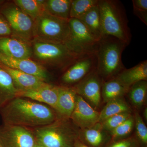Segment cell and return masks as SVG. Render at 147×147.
Here are the masks:
<instances>
[{
	"label": "cell",
	"instance_id": "1",
	"mask_svg": "<svg viewBox=\"0 0 147 147\" xmlns=\"http://www.w3.org/2000/svg\"><path fill=\"white\" fill-rule=\"evenodd\" d=\"M3 124L30 128L40 127L59 118L53 109L25 98L16 97L0 110Z\"/></svg>",
	"mask_w": 147,
	"mask_h": 147
},
{
	"label": "cell",
	"instance_id": "2",
	"mask_svg": "<svg viewBox=\"0 0 147 147\" xmlns=\"http://www.w3.org/2000/svg\"><path fill=\"white\" fill-rule=\"evenodd\" d=\"M127 45L115 37L102 36L98 40L96 55V71L103 81L115 77L125 69L122 54Z\"/></svg>",
	"mask_w": 147,
	"mask_h": 147
},
{
	"label": "cell",
	"instance_id": "3",
	"mask_svg": "<svg viewBox=\"0 0 147 147\" xmlns=\"http://www.w3.org/2000/svg\"><path fill=\"white\" fill-rule=\"evenodd\" d=\"M102 36L115 37L128 46L131 35L123 5L117 0H99Z\"/></svg>",
	"mask_w": 147,
	"mask_h": 147
},
{
	"label": "cell",
	"instance_id": "4",
	"mask_svg": "<svg viewBox=\"0 0 147 147\" xmlns=\"http://www.w3.org/2000/svg\"><path fill=\"white\" fill-rule=\"evenodd\" d=\"M32 129L36 140L45 147H74L80 129L70 119L59 118L53 123Z\"/></svg>",
	"mask_w": 147,
	"mask_h": 147
},
{
	"label": "cell",
	"instance_id": "5",
	"mask_svg": "<svg viewBox=\"0 0 147 147\" xmlns=\"http://www.w3.org/2000/svg\"><path fill=\"white\" fill-rule=\"evenodd\" d=\"M32 59L45 67L65 71L81 56L72 53L63 43L34 39L31 42Z\"/></svg>",
	"mask_w": 147,
	"mask_h": 147
},
{
	"label": "cell",
	"instance_id": "6",
	"mask_svg": "<svg viewBox=\"0 0 147 147\" xmlns=\"http://www.w3.org/2000/svg\"><path fill=\"white\" fill-rule=\"evenodd\" d=\"M69 33V20L55 17L45 11L34 21V39L64 44Z\"/></svg>",
	"mask_w": 147,
	"mask_h": 147
},
{
	"label": "cell",
	"instance_id": "7",
	"mask_svg": "<svg viewBox=\"0 0 147 147\" xmlns=\"http://www.w3.org/2000/svg\"><path fill=\"white\" fill-rule=\"evenodd\" d=\"M69 33L65 45L78 56L96 53L98 40L91 33L81 20L69 19Z\"/></svg>",
	"mask_w": 147,
	"mask_h": 147
},
{
	"label": "cell",
	"instance_id": "8",
	"mask_svg": "<svg viewBox=\"0 0 147 147\" xmlns=\"http://www.w3.org/2000/svg\"><path fill=\"white\" fill-rule=\"evenodd\" d=\"M0 12L10 25L12 36L31 43L33 40L34 21L24 13L13 1H6L0 7Z\"/></svg>",
	"mask_w": 147,
	"mask_h": 147
},
{
	"label": "cell",
	"instance_id": "9",
	"mask_svg": "<svg viewBox=\"0 0 147 147\" xmlns=\"http://www.w3.org/2000/svg\"><path fill=\"white\" fill-rule=\"evenodd\" d=\"M96 66V53L81 56L64 71L61 77L60 86H74L95 70Z\"/></svg>",
	"mask_w": 147,
	"mask_h": 147
},
{
	"label": "cell",
	"instance_id": "10",
	"mask_svg": "<svg viewBox=\"0 0 147 147\" xmlns=\"http://www.w3.org/2000/svg\"><path fill=\"white\" fill-rule=\"evenodd\" d=\"M36 142L32 129L5 124L0 126L1 147H34Z\"/></svg>",
	"mask_w": 147,
	"mask_h": 147
},
{
	"label": "cell",
	"instance_id": "11",
	"mask_svg": "<svg viewBox=\"0 0 147 147\" xmlns=\"http://www.w3.org/2000/svg\"><path fill=\"white\" fill-rule=\"evenodd\" d=\"M102 82L96 69L73 87L77 95L87 100L92 107L97 108L101 101Z\"/></svg>",
	"mask_w": 147,
	"mask_h": 147
},
{
	"label": "cell",
	"instance_id": "12",
	"mask_svg": "<svg viewBox=\"0 0 147 147\" xmlns=\"http://www.w3.org/2000/svg\"><path fill=\"white\" fill-rule=\"evenodd\" d=\"M99 114L83 98L77 95L75 108L70 119L76 127L82 130L99 123Z\"/></svg>",
	"mask_w": 147,
	"mask_h": 147
},
{
	"label": "cell",
	"instance_id": "13",
	"mask_svg": "<svg viewBox=\"0 0 147 147\" xmlns=\"http://www.w3.org/2000/svg\"><path fill=\"white\" fill-rule=\"evenodd\" d=\"M0 63L9 68L36 76L45 82L49 78L46 68L32 59H15L0 53Z\"/></svg>",
	"mask_w": 147,
	"mask_h": 147
},
{
	"label": "cell",
	"instance_id": "14",
	"mask_svg": "<svg viewBox=\"0 0 147 147\" xmlns=\"http://www.w3.org/2000/svg\"><path fill=\"white\" fill-rule=\"evenodd\" d=\"M0 53L18 59H32L31 43L13 36L0 39Z\"/></svg>",
	"mask_w": 147,
	"mask_h": 147
},
{
	"label": "cell",
	"instance_id": "15",
	"mask_svg": "<svg viewBox=\"0 0 147 147\" xmlns=\"http://www.w3.org/2000/svg\"><path fill=\"white\" fill-rule=\"evenodd\" d=\"M0 67L10 75L18 91L36 89L47 86L50 84L36 76L9 68L1 63Z\"/></svg>",
	"mask_w": 147,
	"mask_h": 147
},
{
	"label": "cell",
	"instance_id": "16",
	"mask_svg": "<svg viewBox=\"0 0 147 147\" xmlns=\"http://www.w3.org/2000/svg\"><path fill=\"white\" fill-rule=\"evenodd\" d=\"M58 86L50 84L47 86L26 91H18L17 97L25 98L46 103L55 110L58 95Z\"/></svg>",
	"mask_w": 147,
	"mask_h": 147
},
{
	"label": "cell",
	"instance_id": "17",
	"mask_svg": "<svg viewBox=\"0 0 147 147\" xmlns=\"http://www.w3.org/2000/svg\"><path fill=\"white\" fill-rule=\"evenodd\" d=\"M77 95L74 87L58 86L57 101L55 111L60 117L70 118L75 108Z\"/></svg>",
	"mask_w": 147,
	"mask_h": 147
},
{
	"label": "cell",
	"instance_id": "18",
	"mask_svg": "<svg viewBox=\"0 0 147 147\" xmlns=\"http://www.w3.org/2000/svg\"><path fill=\"white\" fill-rule=\"evenodd\" d=\"M115 77L128 88L140 81H147V61L141 62L131 68L125 69Z\"/></svg>",
	"mask_w": 147,
	"mask_h": 147
},
{
	"label": "cell",
	"instance_id": "19",
	"mask_svg": "<svg viewBox=\"0 0 147 147\" xmlns=\"http://www.w3.org/2000/svg\"><path fill=\"white\" fill-rule=\"evenodd\" d=\"M18 92L10 75L0 67V110L17 97Z\"/></svg>",
	"mask_w": 147,
	"mask_h": 147
},
{
	"label": "cell",
	"instance_id": "20",
	"mask_svg": "<svg viewBox=\"0 0 147 147\" xmlns=\"http://www.w3.org/2000/svg\"><path fill=\"white\" fill-rule=\"evenodd\" d=\"M129 88L116 77L103 81L101 87V97L105 102L123 97L127 92Z\"/></svg>",
	"mask_w": 147,
	"mask_h": 147
},
{
	"label": "cell",
	"instance_id": "21",
	"mask_svg": "<svg viewBox=\"0 0 147 147\" xmlns=\"http://www.w3.org/2000/svg\"><path fill=\"white\" fill-rule=\"evenodd\" d=\"M92 35L99 40L102 36L98 3L79 18Z\"/></svg>",
	"mask_w": 147,
	"mask_h": 147
},
{
	"label": "cell",
	"instance_id": "22",
	"mask_svg": "<svg viewBox=\"0 0 147 147\" xmlns=\"http://www.w3.org/2000/svg\"><path fill=\"white\" fill-rule=\"evenodd\" d=\"M71 0H45L44 3L45 12L57 18L69 20Z\"/></svg>",
	"mask_w": 147,
	"mask_h": 147
},
{
	"label": "cell",
	"instance_id": "23",
	"mask_svg": "<svg viewBox=\"0 0 147 147\" xmlns=\"http://www.w3.org/2000/svg\"><path fill=\"white\" fill-rule=\"evenodd\" d=\"M125 112H131V110L123 97L110 100L106 102L105 107L99 113V123L112 116Z\"/></svg>",
	"mask_w": 147,
	"mask_h": 147
},
{
	"label": "cell",
	"instance_id": "24",
	"mask_svg": "<svg viewBox=\"0 0 147 147\" xmlns=\"http://www.w3.org/2000/svg\"><path fill=\"white\" fill-rule=\"evenodd\" d=\"M12 1L34 21L45 11L43 0H14Z\"/></svg>",
	"mask_w": 147,
	"mask_h": 147
},
{
	"label": "cell",
	"instance_id": "25",
	"mask_svg": "<svg viewBox=\"0 0 147 147\" xmlns=\"http://www.w3.org/2000/svg\"><path fill=\"white\" fill-rule=\"evenodd\" d=\"M129 98L136 108H139L144 105L147 94V81H142L133 84L127 92Z\"/></svg>",
	"mask_w": 147,
	"mask_h": 147
},
{
	"label": "cell",
	"instance_id": "26",
	"mask_svg": "<svg viewBox=\"0 0 147 147\" xmlns=\"http://www.w3.org/2000/svg\"><path fill=\"white\" fill-rule=\"evenodd\" d=\"M100 123L90 128L80 130L79 137L82 136L84 140L92 147H100L105 141V135Z\"/></svg>",
	"mask_w": 147,
	"mask_h": 147
},
{
	"label": "cell",
	"instance_id": "27",
	"mask_svg": "<svg viewBox=\"0 0 147 147\" xmlns=\"http://www.w3.org/2000/svg\"><path fill=\"white\" fill-rule=\"evenodd\" d=\"M99 0H71L70 18L79 19L98 4Z\"/></svg>",
	"mask_w": 147,
	"mask_h": 147
},
{
	"label": "cell",
	"instance_id": "28",
	"mask_svg": "<svg viewBox=\"0 0 147 147\" xmlns=\"http://www.w3.org/2000/svg\"><path fill=\"white\" fill-rule=\"evenodd\" d=\"M134 126V117L131 115L117 127L110 131L112 139L116 141L126 137L131 133Z\"/></svg>",
	"mask_w": 147,
	"mask_h": 147
},
{
	"label": "cell",
	"instance_id": "29",
	"mask_svg": "<svg viewBox=\"0 0 147 147\" xmlns=\"http://www.w3.org/2000/svg\"><path fill=\"white\" fill-rule=\"evenodd\" d=\"M131 116V112L122 113L110 117L100 123L102 129L110 132Z\"/></svg>",
	"mask_w": 147,
	"mask_h": 147
},
{
	"label": "cell",
	"instance_id": "30",
	"mask_svg": "<svg viewBox=\"0 0 147 147\" xmlns=\"http://www.w3.org/2000/svg\"><path fill=\"white\" fill-rule=\"evenodd\" d=\"M134 125L136 127V134L138 141L144 144L147 143V128L142 117L137 112L134 116Z\"/></svg>",
	"mask_w": 147,
	"mask_h": 147
},
{
	"label": "cell",
	"instance_id": "31",
	"mask_svg": "<svg viewBox=\"0 0 147 147\" xmlns=\"http://www.w3.org/2000/svg\"><path fill=\"white\" fill-rule=\"evenodd\" d=\"M133 13L146 25H147V0H132Z\"/></svg>",
	"mask_w": 147,
	"mask_h": 147
},
{
	"label": "cell",
	"instance_id": "32",
	"mask_svg": "<svg viewBox=\"0 0 147 147\" xmlns=\"http://www.w3.org/2000/svg\"><path fill=\"white\" fill-rule=\"evenodd\" d=\"M12 36L10 25L5 16L0 12V39Z\"/></svg>",
	"mask_w": 147,
	"mask_h": 147
},
{
	"label": "cell",
	"instance_id": "33",
	"mask_svg": "<svg viewBox=\"0 0 147 147\" xmlns=\"http://www.w3.org/2000/svg\"><path fill=\"white\" fill-rule=\"evenodd\" d=\"M138 139L134 137L115 141L108 147H139Z\"/></svg>",
	"mask_w": 147,
	"mask_h": 147
},
{
	"label": "cell",
	"instance_id": "34",
	"mask_svg": "<svg viewBox=\"0 0 147 147\" xmlns=\"http://www.w3.org/2000/svg\"><path fill=\"white\" fill-rule=\"evenodd\" d=\"M74 147H90L87 146L84 142H82L80 139H78L76 140L74 144Z\"/></svg>",
	"mask_w": 147,
	"mask_h": 147
},
{
	"label": "cell",
	"instance_id": "35",
	"mask_svg": "<svg viewBox=\"0 0 147 147\" xmlns=\"http://www.w3.org/2000/svg\"><path fill=\"white\" fill-rule=\"evenodd\" d=\"M144 117L145 119H146V120H147V108H146V109H145L144 111Z\"/></svg>",
	"mask_w": 147,
	"mask_h": 147
},
{
	"label": "cell",
	"instance_id": "36",
	"mask_svg": "<svg viewBox=\"0 0 147 147\" xmlns=\"http://www.w3.org/2000/svg\"><path fill=\"white\" fill-rule=\"evenodd\" d=\"M34 147H44V146H42V145L40 144H39V143H38L37 142H36L35 144Z\"/></svg>",
	"mask_w": 147,
	"mask_h": 147
},
{
	"label": "cell",
	"instance_id": "37",
	"mask_svg": "<svg viewBox=\"0 0 147 147\" xmlns=\"http://www.w3.org/2000/svg\"><path fill=\"white\" fill-rule=\"evenodd\" d=\"M5 1H4V0H0V7Z\"/></svg>",
	"mask_w": 147,
	"mask_h": 147
},
{
	"label": "cell",
	"instance_id": "38",
	"mask_svg": "<svg viewBox=\"0 0 147 147\" xmlns=\"http://www.w3.org/2000/svg\"><path fill=\"white\" fill-rule=\"evenodd\" d=\"M0 147H1V145H0Z\"/></svg>",
	"mask_w": 147,
	"mask_h": 147
}]
</instances>
